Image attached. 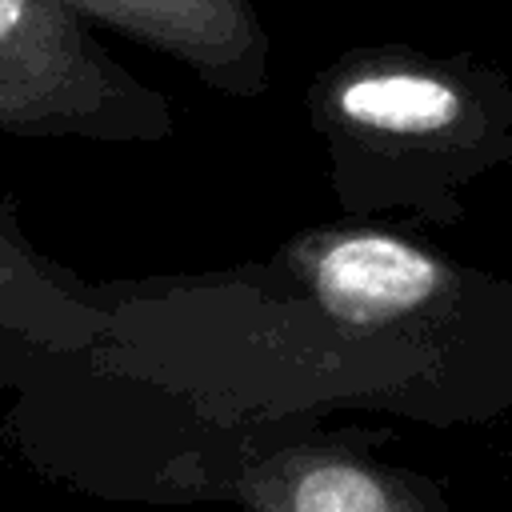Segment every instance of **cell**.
I'll return each instance as SVG.
<instances>
[{"mask_svg": "<svg viewBox=\"0 0 512 512\" xmlns=\"http://www.w3.org/2000/svg\"><path fill=\"white\" fill-rule=\"evenodd\" d=\"M240 512H448V488L388 464L356 436H316L272 448L232 480Z\"/></svg>", "mask_w": 512, "mask_h": 512, "instance_id": "obj_4", "label": "cell"}, {"mask_svg": "<svg viewBox=\"0 0 512 512\" xmlns=\"http://www.w3.org/2000/svg\"><path fill=\"white\" fill-rule=\"evenodd\" d=\"M308 120L348 220H464V192L512 160V76L472 52L364 44L308 84Z\"/></svg>", "mask_w": 512, "mask_h": 512, "instance_id": "obj_2", "label": "cell"}, {"mask_svg": "<svg viewBox=\"0 0 512 512\" xmlns=\"http://www.w3.org/2000/svg\"><path fill=\"white\" fill-rule=\"evenodd\" d=\"M0 132L156 144L176 116L64 0H0Z\"/></svg>", "mask_w": 512, "mask_h": 512, "instance_id": "obj_3", "label": "cell"}, {"mask_svg": "<svg viewBox=\"0 0 512 512\" xmlns=\"http://www.w3.org/2000/svg\"><path fill=\"white\" fill-rule=\"evenodd\" d=\"M80 16L132 36L208 88L240 100L268 92V32L256 0H64Z\"/></svg>", "mask_w": 512, "mask_h": 512, "instance_id": "obj_5", "label": "cell"}, {"mask_svg": "<svg viewBox=\"0 0 512 512\" xmlns=\"http://www.w3.org/2000/svg\"><path fill=\"white\" fill-rule=\"evenodd\" d=\"M272 276L332 392L436 428L512 416V280L400 228L292 236Z\"/></svg>", "mask_w": 512, "mask_h": 512, "instance_id": "obj_1", "label": "cell"}]
</instances>
